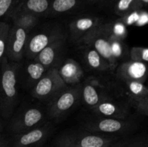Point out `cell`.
<instances>
[{"mask_svg":"<svg viewBox=\"0 0 148 147\" xmlns=\"http://www.w3.org/2000/svg\"><path fill=\"white\" fill-rule=\"evenodd\" d=\"M106 97H106L105 95L91 82H86L82 85L81 99L83 101L84 104L91 109Z\"/></svg>","mask_w":148,"mask_h":147,"instance_id":"cell-19","label":"cell"},{"mask_svg":"<svg viewBox=\"0 0 148 147\" xmlns=\"http://www.w3.org/2000/svg\"><path fill=\"white\" fill-rule=\"evenodd\" d=\"M82 128L86 131L108 135H120L130 133L138 127L134 118L125 119L96 116L86 120L82 123Z\"/></svg>","mask_w":148,"mask_h":147,"instance_id":"cell-3","label":"cell"},{"mask_svg":"<svg viewBox=\"0 0 148 147\" xmlns=\"http://www.w3.org/2000/svg\"><path fill=\"white\" fill-rule=\"evenodd\" d=\"M6 17L11 19L14 24L20 26L29 32L37 25L40 18L36 14L15 11H12Z\"/></svg>","mask_w":148,"mask_h":147,"instance_id":"cell-20","label":"cell"},{"mask_svg":"<svg viewBox=\"0 0 148 147\" xmlns=\"http://www.w3.org/2000/svg\"><path fill=\"white\" fill-rule=\"evenodd\" d=\"M47 70V68L34 60L25 61L24 63L20 62L17 83H20L25 89H32Z\"/></svg>","mask_w":148,"mask_h":147,"instance_id":"cell-11","label":"cell"},{"mask_svg":"<svg viewBox=\"0 0 148 147\" xmlns=\"http://www.w3.org/2000/svg\"><path fill=\"white\" fill-rule=\"evenodd\" d=\"M142 8L139 0H117L114 11L117 15L124 17L128 13Z\"/></svg>","mask_w":148,"mask_h":147,"instance_id":"cell-23","label":"cell"},{"mask_svg":"<svg viewBox=\"0 0 148 147\" xmlns=\"http://www.w3.org/2000/svg\"><path fill=\"white\" fill-rule=\"evenodd\" d=\"M0 147H12V143H10L5 137L0 134Z\"/></svg>","mask_w":148,"mask_h":147,"instance_id":"cell-30","label":"cell"},{"mask_svg":"<svg viewBox=\"0 0 148 147\" xmlns=\"http://www.w3.org/2000/svg\"><path fill=\"white\" fill-rule=\"evenodd\" d=\"M66 37L62 29L53 27L43 32L27 36L24 50V56L30 60H33L42 50L51 43L59 39Z\"/></svg>","mask_w":148,"mask_h":147,"instance_id":"cell-8","label":"cell"},{"mask_svg":"<svg viewBox=\"0 0 148 147\" xmlns=\"http://www.w3.org/2000/svg\"><path fill=\"white\" fill-rule=\"evenodd\" d=\"M123 83L125 85V89L130 97V102L148 96V89L144 83L136 81L123 82Z\"/></svg>","mask_w":148,"mask_h":147,"instance_id":"cell-22","label":"cell"},{"mask_svg":"<svg viewBox=\"0 0 148 147\" xmlns=\"http://www.w3.org/2000/svg\"><path fill=\"white\" fill-rule=\"evenodd\" d=\"M82 56L84 61L89 69L100 71L111 70L108 62L103 59L95 49L90 46H85L82 52Z\"/></svg>","mask_w":148,"mask_h":147,"instance_id":"cell-18","label":"cell"},{"mask_svg":"<svg viewBox=\"0 0 148 147\" xmlns=\"http://www.w3.org/2000/svg\"><path fill=\"white\" fill-rule=\"evenodd\" d=\"M45 112L38 107H30L20 110L12 118L9 128L14 135L23 133L43 125L46 122Z\"/></svg>","mask_w":148,"mask_h":147,"instance_id":"cell-7","label":"cell"},{"mask_svg":"<svg viewBox=\"0 0 148 147\" xmlns=\"http://www.w3.org/2000/svg\"><path fill=\"white\" fill-rule=\"evenodd\" d=\"M81 89L82 85L79 84L66 86L58 92L47 103L46 112L49 116L58 120L66 115L81 99Z\"/></svg>","mask_w":148,"mask_h":147,"instance_id":"cell-5","label":"cell"},{"mask_svg":"<svg viewBox=\"0 0 148 147\" xmlns=\"http://www.w3.org/2000/svg\"><path fill=\"white\" fill-rule=\"evenodd\" d=\"M112 1H116L117 0H112Z\"/></svg>","mask_w":148,"mask_h":147,"instance_id":"cell-34","label":"cell"},{"mask_svg":"<svg viewBox=\"0 0 148 147\" xmlns=\"http://www.w3.org/2000/svg\"><path fill=\"white\" fill-rule=\"evenodd\" d=\"M103 24L99 17L95 16H82L74 20L69 25L70 36L72 40L79 42Z\"/></svg>","mask_w":148,"mask_h":147,"instance_id":"cell-14","label":"cell"},{"mask_svg":"<svg viewBox=\"0 0 148 147\" xmlns=\"http://www.w3.org/2000/svg\"><path fill=\"white\" fill-rule=\"evenodd\" d=\"M108 147H148L147 141L143 136H135L134 138L116 141Z\"/></svg>","mask_w":148,"mask_h":147,"instance_id":"cell-24","label":"cell"},{"mask_svg":"<svg viewBox=\"0 0 148 147\" xmlns=\"http://www.w3.org/2000/svg\"><path fill=\"white\" fill-rule=\"evenodd\" d=\"M132 61L146 63L148 61V49L145 47H133L130 50Z\"/></svg>","mask_w":148,"mask_h":147,"instance_id":"cell-27","label":"cell"},{"mask_svg":"<svg viewBox=\"0 0 148 147\" xmlns=\"http://www.w3.org/2000/svg\"><path fill=\"white\" fill-rule=\"evenodd\" d=\"M53 131V125L50 122L30 130L23 133L14 135L12 142V147H37L43 144Z\"/></svg>","mask_w":148,"mask_h":147,"instance_id":"cell-10","label":"cell"},{"mask_svg":"<svg viewBox=\"0 0 148 147\" xmlns=\"http://www.w3.org/2000/svg\"><path fill=\"white\" fill-rule=\"evenodd\" d=\"M91 1H100V0H91Z\"/></svg>","mask_w":148,"mask_h":147,"instance_id":"cell-33","label":"cell"},{"mask_svg":"<svg viewBox=\"0 0 148 147\" xmlns=\"http://www.w3.org/2000/svg\"><path fill=\"white\" fill-rule=\"evenodd\" d=\"M92 111L96 116L118 119H125L130 115V108L127 104L108 97L92 108Z\"/></svg>","mask_w":148,"mask_h":147,"instance_id":"cell-12","label":"cell"},{"mask_svg":"<svg viewBox=\"0 0 148 147\" xmlns=\"http://www.w3.org/2000/svg\"><path fill=\"white\" fill-rule=\"evenodd\" d=\"M139 1H140V4L141 5L142 8H143V7H146L147 5L148 0H139Z\"/></svg>","mask_w":148,"mask_h":147,"instance_id":"cell-31","label":"cell"},{"mask_svg":"<svg viewBox=\"0 0 148 147\" xmlns=\"http://www.w3.org/2000/svg\"><path fill=\"white\" fill-rule=\"evenodd\" d=\"M119 135H108L82 130H70L56 137V147H108L119 139Z\"/></svg>","mask_w":148,"mask_h":147,"instance_id":"cell-2","label":"cell"},{"mask_svg":"<svg viewBox=\"0 0 148 147\" xmlns=\"http://www.w3.org/2000/svg\"><path fill=\"white\" fill-rule=\"evenodd\" d=\"M10 24L4 21H0V64L5 54L6 44L8 35Z\"/></svg>","mask_w":148,"mask_h":147,"instance_id":"cell-25","label":"cell"},{"mask_svg":"<svg viewBox=\"0 0 148 147\" xmlns=\"http://www.w3.org/2000/svg\"><path fill=\"white\" fill-rule=\"evenodd\" d=\"M52 0H20L12 11L24 12L37 16L49 14Z\"/></svg>","mask_w":148,"mask_h":147,"instance_id":"cell-17","label":"cell"},{"mask_svg":"<svg viewBox=\"0 0 148 147\" xmlns=\"http://www.w3.org/2000/svg\"><path fill=\"white\" fill-rule=\"evenodd\" d=\"M133 106L137 109L140 113L142 115H147L148 113V96H145L144 97L140 98V99H135V100L131 101Z\"/></svg>","mask_w":148,"mask_h":147,"instance_id":"cell-29","label":"cell"},{"mask_svg":"<svg viewBox=\"0 0 148 147\" xmlns=\"http://www.w3.org/2000/svg\"><path fill=\"white\" fill-rule=\"evenodd\" d=\"M109 27L110 33L112 35L119 40H122L125 38L127 35V29L124 23L121 21L117 22L115 23H108Z\"/></svg>","mask_w":148,"mask_h":147,"instance_id":"cell-26","label":"cell"},{"mask_svg":"<svg viewBox=\"0 0 148 147\" xmlns=\"http://www.w3.org/2000/svg\"><path fill=\"white\" fill-rule=\"evenodd\" d=\"M66 86L58 73L57 67H53L48 69L33 86L31 89L32 96L38 100L48 102Z\"/></svg>","mask_w":148,"mask_h":147,"instance_id":"cell-6","label":"cell"},{"mask_svg":"<svg viewBox=\"0 0 148 147\" xmlns=\"http://www.w3.org/2000/svg\"><path fill=\"white\" fill-rule=\"evenodd\" d=\"M3 130V125H2V122H1V119L0 118V133Z\"/></svg>","mask_w":148,"mask_h":147,"instance_id":"cell-32","label":"cell"},{"mask_svg":"<svg viewBox=\"0 0 148 147\" xmlns=\"http://www.w3.org/2000/svg\"><path fill=\"white\" fill-rule=\"evenodd\" d=\"M20 62L10 61L4 56L0 64V114L5 119L12 115L18 104L17 74Z\"/></svg>","mask_w":148,"mask_h":147,"instance_id":"cell-1","label":"cell"},{"mask_svg":"<svg viewBox=\"0 0 148 147\" xmlns=\"http://www.w3.org/2000/svg\"><path fill=\"white\" fill-rule=\"evenodd\" d=\"M28 35L29 31L20 26L14 24L10 26L4 54L10 61H22Z\"/></svg>","mask_w":148,"mask_h":147,"instance_id":"cell-9","label":"cell"},{"mask_svg":"<svg viewBox=\"0 0 148 147\" xmlns=\"http://www.w3.org/2000/svg\"><path fill=\"white\" fill-rule=\"evenodd\" d=\"M116 76L122 82L136 81L144 83L147 78V66L141 61L123 62L117 67Z\"/></svg>","mask_w":148,"mask_h":147,"instance_id":"cell-13","label":"cell"},{"mask_svg":"<svg viewBox=\"0 0 148 147\" xmlns=\"http://www.w3.org/2000/svg\"><path fill=\"white\" fill-rule=\"evenodd\" d=\"M58 73L66 86L79 84L84 76V71L78 62L72 59H66L59 63Z\"/></svg>","mask_w":148,"mask_h":147,"instance_id":"cell-16","label":"cell"},{"mask_svg":"<svg viewBox=\"0 0 148 147\" xmlns=\"http://www.w3.org/2000/svg\"><path fill=\"white\" fill-rule=\"evenodd\" d=\"M20 0H0V21L4 17H7Z\"/></svg>","mask_w":148,"mask_h":147,"instance_id":"cell-28","label":"cell"},{"mask_svg":"<svg viewBox=\"0 0 148 147\" xmlns=\"http://www.w3.org/2000/svg\"><path fill=\"white\" fill-rule=\"evenodd\" d=\"M114 36L110 33L108 24H101L95 30L85 36L78 43L95 49L109 63L111 70L115 69L118 61L114 57L112 42Z\"/></svg>","mask_w":148,"mask_h":147,"instance_id":"cell-4","label":"cell"},{"mask_svg":"<svg viewBox=\"0 0 148 147\" xmlns=\"http://www.w3.org/2000/svg\"><path fill=\"white\" fill-rule=\"evenodd\" d=\"M79 0H52L49 14L59 15L66 13L77 7Z\"/></svg>","mask_w":148,"mask_h":147,"instance_id":"cell-21","label":"cell"},{"mask_svg":"<svg viewBox=\"0 0 148 147\" xmlns=\"http://www.w3.org/2000/svg\"><path fill=\"white\" fill-rule=\"evenodd\" d=\"M66 37L59 39L42 50L33 60L39 62L48 69L57 67L61 62L62 52L64 50Z\"/></svg>","mask_w":148,"mask_h":147,"instance_id":"cell-15","label":"cell"}]
</instances>
